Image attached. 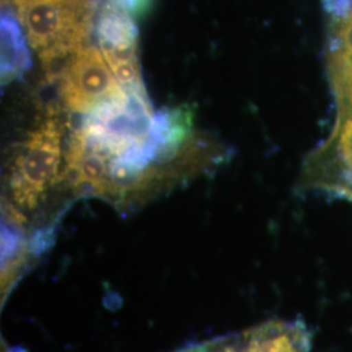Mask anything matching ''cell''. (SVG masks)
<instances>
[{
  "label": "cell",
  "instance_id": "6",
  "mask_svg": "<svg viewBox=\"0 0 352 352\" xmlns=\"http://www.w3.org/2000/svg\"><path fill=\"white\" fill-rule=\"evenodd\" d=\"M1 219V292L12 289L14 280L24 269L29 251V241L24 235L26 217L11 202L3 204Z\"/></svg>",
  "mask_w": 352,
  "mask_h": 352
},
{
  "label": "cell",
  "instance_id": "1",
  "mask_svg": "<svg viewBox=\"0 0 352 352\" xmlns=\"http://www.w3.org/2000/svg\"><path fill=\"white\" fill-rule=\"evenodd\" d=\"M29 46L45 69L87 46L94 24L91 0H12Z\"/></svg>",
  "mask_w": 352,
  "mask_h": 352
},
{
  "label": "cell",
  "instance_id": "11",
  "mask_svg": "<svg viewBox=\"0 0 352 352\" xmlns=\"http://www.w3.org/2000/svg\"><path fill=\"white\" fill-rule=\"evenodd\" d=\"M340 1L347 11L352 12V0H340Z\"/></svg>",
  "mask_w": 352,
  "mask_h": 352
},
{
  "label": "cell",
  "instance_id": "9",
  "mask_svg": "<svg viewBox=\"0 0 352 352\" xmlns=\"http://www.w3.org/2000/svg\"><path fill=\"white\" fill-rule=\"evenodd\" d=\"M196 352H244V334L225 342H217L212 346H205Z\"/></svg>",
  "mask_w": 352,
  "mask_h": 352
},
{
  "label": "cell",
  "instance_id": "10",
  "mask_svg": "<svg viewBox=\"0 0 352 352\" xmlns=\"http://www.w3.org/2000/svg\"><path fill=\"white\" fill-rule=\"evenodd\" d=\"M116 6L123 8L124 11L129 13L132 17L135 14H141L144 10L149 6L151 0H111Z\"/></svg>",
  "mask_w": 352,
  "mask_h": 352
},
{
  "label": "cell",
  "instance_id": "2",
  "mask_svg": "<svg viewBox=\"0 0 352 352\" xmlns=\"http://www.w3.org/2000/svg\"><path fill=\"white\" fill-rule=\"evenodd\" d=\"M63 126L55 113H47L14 153L8 187L12 204L23 213L34 210L47 190L60 180Z\"/></svg>",
  "mask_w": 352,
  "mask_h": 352
},
{
  "label": "cell",
  "instance_id": "13",
  "mask_svg": "<svg viewBox=\"0 0 352 352\" xmlns=\"http://www.w3.org/2000/svg\"><path fill=\"white\" fill-rule=\"evenodd\" d=\"M10 1H12V0H1V4L4 6V4H8Z\"/></svg>",
  "mask_w": 352,
  "mask_h": 352
},
{
  "label": "cell",
  "instance_id": "7",
  "mask_svg": "<svg viewBox=\"0 0 352 352\" xmlns=\"http://www.w3.org/2000/svg\"><path fill=\"white\" fill-rule=\"evenodd\" d=\"M1 33V88L20 80L32 68L33 62L28 47V38L21 24L12 11L6 10L1 12L0 20Z\"/></svg>",
  "mask_w": 352,
  "mask_h": 352
},
{
  "label": "cell",
  "instance_id": "12",
  "mask_svg": "<svg viewBox=\"0 0 352 352\" xmlns=\"http://www.w3.org/2000/svg\"><path fill=\"white\" fill-rule=\"evenodd\" d=\"M8 352H25V351H21L20 349H12V350H10Z\"/></svg>",
  "mask_w": 352,
  "mask_h": 352
},
{
  "label": "cell",
  "instance_id": "5",
  "mask_svg": "<svg viewBox=\"0 0 352 352\" xmlns=\"http://www.w3.org/2000/svg\"><path fill=\"white\" fill-rule=\"evenodd\" d=\"M113 160L111 155L91 146L77 128L67 145L60 180L78 196H94L115 205L116 188L111 174Z\"/></svg>",
  "mask_w": 352,
  "mask_h": 352
},
{
  "label": "cell",
  "instance_id": "4",
  "mask_svg": "<svg viewBox=\"0 0 352 352\" xmlns=\"http://www.w3.org/2000/svg\"><path fill=\"white\" fill-rule=\"evenodd\" d=\"M59 93L72 113H88L102 103L124 94L103 54L96 46L74 52L59 74Z\"/></svg>",
  "mask_w": 352,
  "mask_h": 352
},
{
  "label": "cell",
  "instance_id": "8",
  "mask_svg": "<svg viewBox=\"0 0 352 352\" xmlns=\"http://www.w3.org/2000/svg\"><path fill=\"white\" fill-rule=\"evenodd\" d=\"M55 240V225L45 227L36 231V234L29 240V251L32 256H39L47 251Z\"/></svg>",
  "mask_w": 352,
  "mask_h": 352
},
{
  "label": "cell",
  "instance_id": "3",
  "mask_svg": "<svg viewBox=\"0 0 352 352\" xmlns=\"http://www.w3.org/2000/svg\"><path fill=\"white\" fill-rule=\"evenodd\" d=\"M154 113L146 88L124 90L123 96L85 113L78 131L91 146L118 158L145 141Z\"/></svg>",
  "mask_w": 352,
  "mask_h": 352
}]
</instances>
